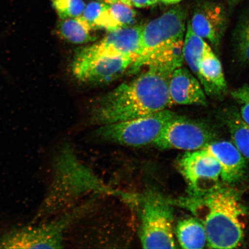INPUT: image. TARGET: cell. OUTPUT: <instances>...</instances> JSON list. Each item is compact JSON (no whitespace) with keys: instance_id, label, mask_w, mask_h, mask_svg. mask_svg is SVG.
Here are the masks:
<instances>
[{"instance_id":"1","label":"cell","mask_w":249,"mask_h":249,"mask_svg":"<svg viewBox=\"0 0 249 249\" xmlns=\"http://www.w3.org/2000/svg\"><path fill=\"white\" fill-rule=\"evenodd\" d=\"M171 74L154 68L106 94L92 111V122L104 125L147 116L171 106Z\"/></svg>"},{"instance_id":"2","label":"cell","mask_w":249,"mask_h":249,"mask_svg":"<svg viewBox=\"0 0 249 249\" xmlns=\"http://www.w3.org/2000/svg\"><path fill=\"white\" fill-rule=\"evenodd\" d=\"M190 207L204 226L211 249H235L244 237L245 211L234 193L219 189L193 197Z\"/></svg>"},{"instance_id":"3","label":"cell","mask_w":249,"mask_h":249,"mask_svg":"<svg viewBox=\"0 0 249 249\" xmlns=\"http://www.w3.org/2000/svg\"><path fill=\"white\" fill-rule=\"evenodd\" d=\"M187 11L176 6L143 26L141 45L135 61L129 68L130 74L139 72L152 54L163 47L184 39Z\"/></svg>"},{"instance_id":"4","label":"cell","mask_w":249,"mask_h":249,"mask_svg":"<svg viewBox=\"0 0 249 249\" xmlns=\"http://www.w3.org/2000/svg\"><path fill=\"white\" fill-rule=\"evenodd\" d=\"M175 113L167 109L147 116L101 125L98 135L106 141L127 147L154 144Z\"/></svg>"},{"instance_id":"5","label":"cell","mask_w":249,"mask_h":249,"mask_svg":"<svg viewBox=\"0 0 249 249\" xmlns=\"http://www.w3.org/2000/svg\"><path fill=\"white\" fill-rule=\"evenodd\" d=\"M140 241L144 249H175L172 208L163 199L151 196L143 202Z\"/></svg>"},{"instance_id":"6","label":"cell","mask_w":249,"mask_h":249,"mask_svg":"<svg viewBox=\"0 0 249 249\" xmlns=\"http://www.w3.org/2000/svg\"><path fill=\"white\" fill-rule=\"evenodd\" d=\"M216 138L215 133L207 124L176 113L154 144L165 150L192 151L204 148Z\"/></svg>"},{"instance_id":"7","label":"cell","mask_w":249,"mask_h":249,"mask_svg":"<svg viewBox=\"0 0 249 249\" xmlns=\"http://www.w3.org/2000/svg\"><path fill=\"white\" fill-rule=\"evenodd\" d=\"M193 197H200L220 189V165L205 149L186 151L177 163Z\"/></svg>"},{"instance_id":"8","label":"cell","mask_w":249,"mask_h":249,"mask_svg":"<svg viewBox=\"0 0 249 249\" xmlns=\"http://www.w3.org/2000/svg\"><path fill=\"white\" fill-rule=\"evenodd\" d=\"M74 214L40 226L24 227L0 238V249H60Z\"/></svg>"},{"instance_id":"9","label":"cell","mask_w":249,"mask_h":249,"mask_svg":"<svg viewBox=\"0 0 249 249\" xmlns=\"http://www.w3.org/2000/svg\"><path fill=\"white\" fill-rule=\"evenodd\" d=\"M135 58L87 55L78 52L74 56L71 71L81 82L108 83L118 79L131 66Z\"/></svg>"},{"instance_id":"10","label":"cell","mask_w":249,"mask_h":249,"mask_svg":"<svg viewBox=\"0 0 249 249\" xmlns=\"http://www.w3.org/2000/svg\"><path fill=\"white\" fill-rule=\"evenodd\" d=\"M188 23L196 35L200 36L219 52L229 23L225 7L219 3L205 2L195 9Z\"/></svg>"},{"instance_id":"11","label":"cell","mask_w":249,"mask_h":249,"mask_svg":"<svg viewBox=\"0 0 249 249\" xmlns=\"http://www.w3.org/2000/svg\"><path fill=\"white\" fill-rule=\"evenodd\" d=\"M143 26L121 27L109 32L101 41L79 51L87 55L132 57L135 59L141 45Z\"/></svg>"},{"instance_id":"12","label":"cell","mask_w":249,"mask_h":249,"mask_svg":"<svg viewBox=\"0 0 249 249\" xmlns=\"http://www.w3.org/2000/svg\"><path fill=\"white\" fill-rule=\"evenodd\" d=\"M169 91L171 105L208 106L207 95L200 81L186 68H177L171 74Z\"/></svg>"},{"instance_id":"13","label":"cell","mask_w":249,"mask_h":249,"mask_svg":"<svg viewBox=\"0 0 249 249\" xmlns=\"http://www.w3.org/2000/svg\"><path fill=\"white\" fill-rule=\"evenodd\" d=\"M213 156L221 167V178L227 184L240 180L247 169L246 158L232 142L214 141L204 148Z\"/></svg>"},{"instance_id":"14","label":"cell","mask_w":249,"mask_h":249,"mask_svg":"<svg viewBox=\"0 0 249 249\" xmlns=\"http://www.w3.org/2000/svg\"><path fill=\"white\" fill-rule=\"evenodd\" d=\"M198 79L206 95L210 97H222L227 92L222 65L213 49L207 52L202 58Z\"/></svg>"},{"instance_id":"15","label":"cell","mask_w":249,"mask_h":249,"mask_svg":"<svg viewBox=\"0 0 249 249\" xmlns=\"http://www.w3.org/2000/svg\"><path fill=\"white\" fill-rule=\"evenodd\" d=\"M183 40L163 47L148 58L145 67L171 74L177 68L182 67Z\"/></svg>"},{"instance_id":"16","label":"cell","mask_w":249,"mask_h":249,"mask_svg":"<svg viewBox=\"0 0 249 249\" xmlns=\"http://www.w3.org/2000/svg\"><path fill=\"white\" fill-rule=\"evenodd\" d=\"M176 235L183 249H200L207 245L204 227L197 218H187L179 221L176 227Z\"/></svg>"},{"instance_id":"17","label":"cell","mask_w":249,"mask_h":249,"mask_svg":"<svg viewBox=\"0 0 249 249\" xmlns=\"http://www.w3.org/2000/svg\"><path fill=\"white\" fill-rule=\"evenodd\" d=\"M211 49L208 43L200 36L196 35L189 24H187L183 40V58L192 72L197 79L202 58Z\"/></svg>"},{"instance_id":"18","label":"cell","mask_w":249,"mask_h":249,"mask_svg":"<svg viewBox=\"0 0 249 249\" xmlns=\"http://www.w3.org/2000/svg\"><path fill=\"white\" fill-rule=\"evenodd\" d=\"M224 120L233 144L246 159L249 160V124L243 121L236 108L227 109L224 114Z\"/></svg>"},{"instance_id":"19","label":"cell","mask_w":249,"mask_h":249,"mask_svg":"<svg viewBox=\"0 0 249 249\" xmlns=\"http://www.w3.org/2000/svg\"><path fill=\"white\" fill-rule=\"evenodd\" d=\"M92 28L80 17L61 20L57 27V33L61 38L75 44H83L96 39L91 35Z\"/></svg>"},{"instance_id":"20","label":"cell","mask_w":249,"mask_h":249,"mask_svg":"<svg viewBox=\"0 0 249 249\" xmlns=\"http://www.w3.org/2000/svg\"><path fill=\"white\" fill-rule=\"evenodd\" d=\"M232 45L238 60L249 64V11L241 18L233 31Z\"/></svg>"},{"instance_id":"21","label":"cell","mask_w":249,"mask_h":249,"mask_svg":"<svg viewBox=\"0 0 249 249\" xmlns=\"http://www.w3.org/2000/svg\"><path fill=\"white\" fill-rule=\"evenodd\" d=\"M52 2L61 20L80 17L86 7L83 0H52Z\"/></svg>"},{"instance_id":"22","label":"cell","mask_w":249,"mask_h":249,"mask_svg":"<svg viewBox=\"0 0 249 249\" xmlns=\"http://www.w3.org/2000/svg\"><path fill=\"white\" fill-rule=\"evenodd\" d=\"M112 15L121 27L132 26L135 21L136 12L129 6L120 2L109 5Z\"/></svg>"},{"instance_id":"23","label":"cell","mask_w":249,"mask_h":249,"mask_svg":"<svg viewBox=\"0 0 249 249\" xmlns=\"http://www.w3.org/2000/svg\"><path fill=\"white\" fill-rule=\"evenodd\" d=\"M231 95L239 107L238 110L242 119L249 124V85L233 90Z\"/></svg>"},{"instance_id":"24","label":"cell","mask_w":249,"mask_h":249,"mask_svg":"<svg viewBox=\"0 0 249 249\" xmlns=\"http://www.w3.org/2000/svg\"><path fill=\"white\" fill-rule=\"evenodd\" d=\"M107 6V5L104 3L95 1L90 2L86 6L82 16L91 26L92 30H93V24L95 20L97 19L99 15Z\"/></svg>"},{"instance_id":"25","label":"cell","mask_w":249,"mask_h":249,"mask_svg":"<svg viewBox=\"0 0 249 249\" xmlns=\"http://www.w3.org/2000/svg\"><path fill=\"white\" fill-rule=\"evenodd\" d=\"M120 2L129 6L137 8H144L154 5L158 0H120Z\"/></svg>"},{"instance_id":"26","label":"cell","mask_w":249,"mask_h":249,"mask_svg":"<svg viewBox=\"0 0 249 249\" xmlns=\"http://www.w3.org/2000/svg\"><path fill=\"white\" fill-rule=\"evenodd\" d=\"M160 1L166 4H177L181 1V0H160Z\"/></svg>"},{"instance_id":"27","label":"cell","mask_w":249,"mask_h":249,"mask_svg":"<svg viewBox=\"0 0 249 249\" xmlns=\"http://www.w3.org/2000/svg\"><path fill=\"white\" fill-rule=\"evenodd\" d=\"M100 1H104L105 3H107V4L110 5L114 4V3L120 2V0H100Z\"/></svg>"},{"instance_id":"28","label":"cell","mask_w":249,"mask_h":249,"mask_svg":"<svg viewBox=\"0 0 249 249\" xmlns=\"http://www.w3.org/2000/svg\"><path fill=\"white\" fill-rule=\"evenodd\" d=\"M226 1L229 3L230 4L233 5L236 4V3L241 1V0H226Z\"/></svg>"}]
</instances>
